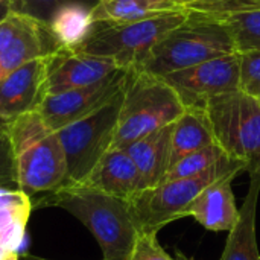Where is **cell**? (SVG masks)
I'll return each instance as SVG.
<instances>
[{"mask_svg":"<svg viewBox=\"0 0 260 260\" xmlns=\"http://www.w3.org/2000/svg\"><path fill=\"white\" fill-rule=\"evenodd\" d=\"M250 175V186L242 207L239 209V219L229 232L227 244L221 260H260L256 236V216L260 197V169Z\"/></svg>","mask_w":260,"mask_h":260,"instance_id":"obj_16","label":"cell"},{"mask_svg":"<svg viewBox=\"0 0 260 260\" xmlns=\"http://www.w3.org/2000/svg\"><path fill=\"white\" fill-rule=\"evenodd\" d=\"M242 171H247L242 160L225 155L198 177L169 180L145 189L128 201L140 232L158 233L172 221L187 216L189 206L207 186L229 175L236 177Z\"/></svg>","mask_w":260,"mask_h":260,"instance_id":"obj_6","label":"cell"},{"mask_svg":"<svg viewBox=\"0 0 260 260\" xmlns=\"http://www.w3.org/2000/svg\"><path fill=\"white\" fill-rule=\"evenodd\" d=\"M85 184L126 201L145 190L133 158L119 148H110L102 155Z\"/></svg>","mask_w":260,"mask_h":260,"instance_id":"obj_13","label":"cell"},{"mask_svg":"<svg viewBox=\"0 0 260 260\" xmlns=\"http://www.w3.org/2000/svg\"><path fill=\"white\" fill-rule=\"evenodd\" d=\"M126 70H117L98 84L47 94L37 110L49 128L59 131L111 101L123 88Z\"/></svg>","mask_w":260,"mask_h":260,"instance_id":"obj_10","label":"cell"},{"mask_svg":"<svg viewBox=\"0 0 260 260\" xmlns=\"http://www.w3.org/2000/svg\"><path fill=\"white\" fill-rule=\"evenodd\" d=\"M72 2H81L94 6L99 0H11V8L12 12L34 18L47 26L55 11L59 6Z\"/></svg>","mask_w":260,"mask_h":260,"instance_id":"obj_25","label":"cell"},{"mask_svg":"<svg viewBox=\"0 0 260 260\" xmlns=\"http://www.w3.org/2000/svg\"><path fill=\"white\" fill-rule=\"evenodd\" d=\"M239 90L260 99V49L239 52Z\"/></svg>","mask_w":260,"mask_h":260,"instance_id":"obj_26","label":"cell"},{"mask_svg":"<svg viewBox=\"0 0 260 260\" xmlns=\"http://www.w3.org/2000/svg\"><path fill=\"white\" fill-rule=\"evenodd\" d=\"M55 41L44 23L24 17L23 24L14 40L0 53V79L18 67L56 52Z\"/></svg>","mask_w":260,"mask_h":260,"instance_id":"obj_15","label":"cell"},{"mask_svg":"<svg viewBox=\"0 0 260 260\" xmlns=\"http://www.w3.org/2000/svg\"><path fill=\"white\" fill-rule=\"evenodd\" d=\"M0 260H20V256L8 248H0Z\"/></svg>","mask_w":260,"mask_h":260,"instance_id":"obj_31","label":"cell"},{"mask_svg":"<svg viewBox=\"0 0 260 260\" xmlns=\"http://www.w3.org/2000/svg\"><path fill=\"white\" fill-rule=\"evenodd\" d=\"M216 145L229 155L242 160L247 172L260 169V102L236 90L213 98L206 105Z\"/></svg>","mask_w":260,"mask_h":260,"instance_id":"obj_8","label":"cell"},{"mask_svg":"<svg viewBox=\"0 0 260 260\" xmlns=\"http://www.w3.org/2000/svg\"><path fill=\"white\" fill-rule=\"evenodd\" d=\"M227 154L218 146L210 145L204 149L195 151L183 158H180L166 174L165 181L169 180H178V178H193L206 171H209L215 163H218L221 158H224Z\"/></svg>","mask_w":260,"mask_h":260,"instance_id":"obj_22","label":"cell"},{"mask_svg":"<svg viewBox=\"0 0 260 260\" xmlns=\"http://www.w3.org/2000/svg\"><path fill=\"white\" fill-rule=\"evenodd\" d=\"M171 133L172 125L154 131L123 148L133 158L145 189L163 183L171 169Z\"/></svg>","mask_w":260,"mask_h":260,"instance_id":"obj_17","label":"cell"},{"mask_svg":"<svg viewBox=\"0 0 260 260\" xmlns=\"http://www.w3.org/2000/svg\"><path fill=\"white\" fill-rule=\"evenodd\" d=\"M216 145L215 134L206 110L186 108L172 123L171 133V168L183 157Z\"/></svg>","mask_w":260,"mask_h":260,"instance_id":"obj_19","label":"cell"},{"mask_svg":"<svg viewBox=\"0 0 260 260\" xmlns=\"http://www.w3.org/2000/svg\"><path fill=\"white\" fill-rule=\"evenodd\" d=\"M187 9L209 14L218 18H227L238 14L259 11L260 0H198L189 5Z\"/></svg>","mask_w":260,"mask_h":260,"instance_id":"obj_24","label":"cell"},{"mask_svg":"<svg viewBox=\"0 0 260 260\" xmlns=\"http://www.w3.org/2000/svg\"><path fill=\"white\" fill-rule=\"evenodd\" d=\"M163 79L177 93L184 108L204 110L213 98L239 90V52L172 72Z\"/></svg>","mask_w":260,"mask_h":260,"instance_id":"obj_9","label":"cell"},{"mask_svg":"<svg viewBox=\"0 0 260 260\" xmlns=\"http://www.w3.org/2000/svg\"><path fill=\"white\" fill-rule=\"evenodd\" d=\"M0 248H2V245H0Z\"/></svg>","mask_w":260,"mask_h":260,"instance_id":"obj_34","label":"cell"},{"mask_svg":"<svg viewBox=\"0 0 260 260\" xmlns=\"http://www.w3.org/2000/svg\"><path fill=\"white\" fill-rule=\"evenodd\" d=\"M178 5H181L183 8H187L189 5H192V3H195V2H198V0H175Z\"/></svg>","mask_w":260,"mask_h":260,"instance_id":"obj_32","label":"cell"},{"mask_svg":"<svg viewBox=\"0 0 260 260\" xmlns=\"http://www.w3.org/2000/svg\"><path fill=\"white\" fill-rule=\"evenodd\" d=\"M235 178V175H229L207 186L189 206L187 216H193L207 230L230 232L239 219L232 189Z\"/></svg>","mask_w":260,"mask_h":260,"instance_id":"obj_14","label":"cell"},{"mask_svg":"<svg viewBox=\"0 0 260 260\" xmlns=\"http://www.w3.org/2000/svg\"><path fill=\"white\" fill-rule=\"evenodd\" d=\"M230 27L238 52L260 49V9L222 18Z\"/></svg>","mask_w":260,"mask_h":260,"instance_id":"obj_23","label":"cell"},{"mask_svg":"<svg viewBox=\"0 0 260 260\" xmlns=\"http://www.w3.org/2000/svg\"><path fill=\"white\" fill-rule=\"evenodd\" d=\"M32 210L29 195L20 189L0 187V245L15 251L23 241L26 224Z\"/></svg>","mask_w":260,"mask_h":260,"instance_id":"obj_21","label":"cell"},{"mask_svg":"<svg viewBox=\"0 0 260 260\" xmlns=\"http://www.w3.org/2000/svg\"><path fill=\"white\" fill-rule=\"evenodd\" d=\"M189 15L180 9L134 23H94L88 38L75 50L113 59L119 69H139L151 50Z\"/></svg>","mask_w":260,"mask_h":260,"instance_id":"obj_5","label":"cell"},{"mask_svg":"<svg viewBox=\"0 0 260 260\" xmlns=\"http://www.w3.org/2000/svg\"><path fill=\"white\" fill-rule=\"evenodd\" d=\"M91 9V5L72 2L55 11L47 27L58 50L73 52L88 38L94 26Z\"/></svg>","mask_w":260,"mask_h":260,"instance_id":"obj_18","label":"cell"},{"mask_svg":"<svg viewBox=\"0 0 260 260\" xmlns=\"http://www.w3.org/2000/svg\"><path fill=\"white\" fill-rule=\"evenodd\" d=\"M24 15L17 12H11L6 18L0 21V53L8 47V44L14 40L23 24Z\"/></svg>","mask_w":260,"mask_h":260,"instance_id":"obj_29","label":"cell"},{"mask_svg":"<svg viewBox=\"0 0 260 260\" xmlns=\"http://www.w3.org/2000/svg\"><path fill=\"white\" fill-rule=\"evenodd\" d=\"M56 52L37 58L0 79V119L3 122L40 107L47 96V78Z\"/></svg>","mask_w":260,"mask_h":260,"instance_id":"obj_11","label":"cell"},{"mask_svg":"<svg viewBox=\"0 0 260 260\" xmlns=\"http://www.w3.org/2000/svg\"><path fill=\"white\" fill-rule=\"evenodd\" d=\"M20 260H47V259H40V257H34V256H23V257H20Z\"/></svg>","mask_w":260,"mask_h":260,"instance_id":"obj_33","label":"cell"},{"mask_svg":"<svg viewBox=\"0 0 260 260\" xmlns=\"http://www.w3.org/2000/svg\"><path fill=\"white\" fill-rule=\"evenodd\" d=\"M0 178L5 183L14 181L12 152H11L9 137H8L6 122H3L2 119H0Z\"/></svg>","mask_w":260,"mask_h":260,"instance_id":"obj_28","label":"cell"},{"mask_svg":"<svg viewBox=\"0 0 260 260\" xmlns=\"http://www.w3.org/2000/svg\"><path fill=\"white\" fill-rule=\"evenodd\" d=\"M235 52L233 34L222 18L189 9L187 18L151 50L139 70L163 78Z\"/></svg>","mask_w":260,"mask_h":260,"instance_id":"obj_3","label":"cell"},{"mask_svg":"<svg viewBox=\"0 0 260 260\" xmlns=\"http://www.w3.org/2000/svg\"><path fill=\"white\" fill-rule=\"evenodd\" d=\"M117 70L122 69L110 58L75 50H58L47 78V94L98 84Z\"/></svg>","mask_w":260,"mask_h":260,"instance_id":"obj_12","label":"cell"},{"mask_svg":"<svg viewBox=\"0 0 260 260\" xmlns=\"http://www.w3.org/2000/svg\"><path fill=\"white\" fill-rule=\"evenodd\" d=\"M259 102H260V99H259Z\"/></svg>","mask_w":260,"mask_h":260,"instance_id":"obj_35","label":"cell"},{"mask_svg":"<svg viewBox=\"0 0 260 260\" xmlns=\"http://www.w3.org/2000/svg\"><path fill=\"white\" fill-rule=\"evenodd\" d=\"M122 101L123 88L93 113L56 131L67 168L62 186L85 184L102 155L113 146Z\"/></svg>","mask_w":260,"mask_h":260,"instance_id":"obj_7","label":"cell"},{"mask_svg":"<svg viewBox=\"0 0 260 260\" xmlns=\"http://www.w3.org/2000/svg\"><path fill=\"white\" fill-rule=\"evenodd\" d=\"M14 181L29 193H50L66 181V157L56 131L49 128L38 110L6 122Z\"/></svg>","mask_w":260,"mask_h":260,"instance_id":"obj_2","label":"cell"},{"mask_svg":"<svg viewBox=\"0 0 260 260\" xmlns=\"http://www.w3.org/2000/svg\"><path fill=\"white\" fill-rule=\"evenodd\" d=\"M44 206L59 207L81 221L98 241L104 260H128L140 227L126 200L87 184H66L47 193Z\"/></svg>","mask_w":260,"mask_h":260,"instance_id":"obj_1","label":"cell"},{"mask_svg":"<svg viewBox=\"0 0 260 260\" xmlns=\"http://www.w3.org/2000/svg\"><path fill=\"white\" fill-rule=\"evenodd\" d=\"M180 9L175 0H99L91 15L94 23H134Z\"/></svg>","mask_w":260,"mask_h":260,"instance_id":"obj_20","label":"cell"},{"mask_svg":"<svg viewBox=\"0 0 260 260\" xmlns=\"http://www.w3.org/2000/svg\"><path fill=\"white\" fill-rule=\"evenodd\" d=\"M184 110L183 102L163 78L139 69L126 70L123 101L111 148L123 149L133 142L172 125Z\"/></svg>","mask_w":260,"mask_h":260,"instance_id":"obj_4","label":"cell"},{"mask_svg":"<svg viewBox=\"0 0 260 260\" xmlns=\"http://www.w3.org/2000/svg\"><path fill=\"white\" fill-rule=\"evenodd\" d=\"M12 12L11 0H0V21Z\"/></svg>","mask_w":260,"mask_h":260,"instance_id":"obj_30","label":"cell"},{"mask_svg":"<svg viewBox=\"0 0 260 260\" xmlns=\"http://www.w3.org/2000/svg\"><path fill=\"white\" fill-rule=\"evenodd\" d=\"M128 260H174L158 244L157 233H140Z\"/></svg>","mask_w":260,"mask_h":260,"instance_id":"obj_27","label":"cell"}]
</instances>
